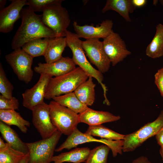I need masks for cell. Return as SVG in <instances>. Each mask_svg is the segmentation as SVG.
<instances>
[{"instance_id": "16", "label": "cell", "mask_w": 163, "mask_h": 163, "mask_svg": "<svg viewBox=\"0 0 163 163\" xmlns=\"http://www.w3.org/2000/svg\"><path fill=\"white\" fill-rule=\"evenodd\" d=\"M76 68L72 58L62 57L59 59L50 63L40 62L34 67V70L40 75L47 74L56 77L68 73Z\"/></svg>"}, {"instance_id": "23", "label": "cell", "mask_w": 163, "mask_h": 163, "mask_svg": "<svg viewBox=\"0 0 163 163\" xmlns=\"http://www.w3.org/2000/svg\"><path fill=\"white\" fill-rule=\"evenodd\" d=\"M0 121L9 125L17 126L23 133H26L30 123L14 110H0Z\"/></svg>"}, {"instance_id": "37", "label": "cell", "mask_w": 163, "mask_h": 163, "mask_svg": "<svg viewBox=\"0 0 163 163\" xmlns=\"http://www.w3.org/2000/svg\"><path fill=\"white\" fill-rule=\"evenodd\" d=\"M29 159V154L27 153L26 154L23 158L20 161L19 163H28Z\"/></svg>"}, {"instance_id": "40", "label": "cell", "mask_w": 163, "mask_h": 163, "mask_svg": "<svg viewBox=\"0 0 163 163\" xmlns=\"http://www.w3.org/2000/svg\"><path fill=\"white\" fill-rule=\"evenodd\" d=\"M159 152L162 158V159L163 160V146L161 147L159 150Z\"/></svg>"}, {"instance_id": "31", "label": "cell", "mask_w": 163, "mask_h": 163, "mask_svg": "<svg viewBox=\"0 0 163 163\" xmlns=\"http://www.w3.org/2000/svg\"><path fill=\"white\" fill-rule=\"evenodd\" d=\"M62 0H27V5L34 12H42L52 5L62 4Z\"/></svg>"}, {"instance_id": "10", "label": "cell", "mask_w": 163, "mask_h": 163, "mask_svg": "<svg viewBox=\"0 0 163 163\" xmlns=\"http://www.w3.org/2000/svg\"><path fill=\"white\" fill-rule=\"evenodd\" d=\"M82 43L90 62L102 73L107 72L111 62L104 51L102 42L99 39H91L82 41Z\"/></svg>"}, {"instance_id": "20", "label": "cell", "mask_w": 163, "mask_h": 163, "mask_svg": "<svg viewBox=\"0 0 163 163\" xmlns=\"http://www.w3.org/2000/svg\"><path fill=\"white\" fill-rule=\"evenodd\" d=\"M136 8L132 0H107L102 10L103 13L110 10L118 12L127 22L131 21L129 13H132Z\"/></svg>"}, {"instance_id": "14", "label": "cell", "mask_w": 163, "mask_h": 163, "mask_svg": "<svg viewBox=\"0 0 163 163\" xmlns=\"http://www.w3.org/2000/svg\"><path fill=\"white\" fill-rule=\"evenodd\" d=\"M11 4L0 11V32L7 33L13 29L15 22L21 18L23 7L27 0H11Z\"/></svg>"}, {"instance_id": "6", "label": "cell", "mask_w": 163, "mask_h": 163, "mask_svg": "<svg viewBox=\"0 0 163 163\" xmlns=\"http://www.w3.org/2000/svg\"><path fill=\"white\" fill-rule=\"evenodd\" d=\"M163 126V110L154 121L148 123L136 131L125 135L122 151L131 152L141 146L149 138L155 136Z\"/></svg>"}, {"instance_id": "30", "label": "cell", "mask_w": 163, "mask_h": 163, "mask_svg": "<svg viewBox=\"0 0 163 163\" xmlns=\"http://www.w3.org/2000/svg\"><path fill=\"white\" fill-rule=\"evenodd\" d=\"M14 87L8 79L2 64H0V93L1 95L7 98L13 97L12 92Z\"/></svg>"}, {"instance_id": "42", "label": "cell", "mask_w": 163, "mask_h": 163, "mask_svg": "<svg viewBox=\"0 0 163 163\" xmlns=\"http://www.w3.org/2000/svg\"><path fill=\"white\" fill-rule=\"evenodd\" d=\"M161 1H160L161 3V4H163V0Z\"/></svg>"}, {"instance_id": "36", "label": "cell", "mask_w": 163, "mask_h": 163, "mask_svg": "<svg viewBox=\"0 0 163 163\" xmlns=\"http://www.w3.org/2000/svg\"><path fill=\"white\" fill-rule=\"evenodd\" d=\"M134 6L136 7H141L144 6L146 3V0H132Z\"/></svg>"}, {"instance_id": "27", "label": "cell", "mask_w": 163, "mask_h": 163, "mask_svg": "<svg viewBox=\"0 0 163 163\" xmlns=\"http://www.w3.org/2000/svg\"><path fill=\"white\" fill-rule=\"evenodd\" d=\"M50 38H45L34 39L25 43L21 48L33 58L44 56Z\"/></svg>"}, {"instance_id": "35", "label": "cell", "mask_w": 163, "mask_h": 163, "mask_svg": "<svg viewBox=\"0 0 163 163\" xmlns=\"http://www.w3.org/2000/svg\"><path fill=\"white\" fill-rule=\"evenodd\" d=\"M132 163H151V162L147 157L142 156L133 160Z\"/></svg>"}, {"instance_id": "19", "label": "cell", "mask_w": 163, "mask_h": 163, "mask_svg": "<svg viewBox=\"0 0 163 163\" xmlns=\"http://www.w3.org/2000/svg\"><path fill=\"white\" fill-rule=\"evenodd\" d=\"M91 150L88 147L77 148L69 152H63L53 156L52 161L54 163L64 162L81 163L85 162L88 159Z\"/></svg>"}, {"instance_id": "32", "label": "cell", "mask_w": 163, "mask_h": 163, "mask_svg": "<svg viewBox=\"0 0 163 163\" xmlns=\"http://www.w3.org/2000/svg\"><path fill=\"white\" fill-rule=\"evenodd\" d=\"M19 108V102L16 97L8 99L0 95V110H15Z\"/></svg>"}, {"instance_id": "2", "label": "cell", "mask_w": 163, "mask_h": 163, "mask_svg": "<svg viewBox=\"0 0 163 163\" xmlns=\"http://www.w3.org/2000/svg\"><path fill=\"white\" fill-rule=\"evenodd\" d=\"M88 77L78 66L68 73L52 77L49 82L44 98L53 99L54 97L73 92Z\"/></svg>"}, {"instance_id": "41", "label": "cell", "mask_w": 163, "mask_h": 163, "mask_svg": "<svg viewBox=\"0 0 163 163\" xmlns=\"http://www.w3.org/2000/svg\"><path fill=\"white\" fill-rule=\"evenodd\" d=\"M153 4L154 5H156L157 4V3L158 2L157 0H153Z\"/></svg>"}, {"instance_id": "11", "label": "cell", "mask_w": 163, "mask_h": 163, "mask_svg": "<svg viewBox=\"0 0 163 163\" xmlns=\"http://www.w3.org/2000/svg\"><path fill=\"white\" fill-rule=\"evenodd\" d=\"M102 43L104 51L113 66L131 53L127 49L125 42L119 34L113 30L103 39Z\"/></svg>"}, {"instance_id": "17", "label": "cell", "mask_w": 163, "mask_h": 163, "mask_svg": "<svg viewBox=\"0 0 163 163\" xmlns=\"http://www.w3.org/2000/svg\"><path fill=\"white\" fill-rule=\"evenodd\" d=\"M78 115L80 123H84L89 126L114 122L121 118L120 116L114 115L108 111L96 110L89 108Z\"/></svg>"}, {"instance_id": "18", "label": "cell", "mask_w": 163, "mask_h": 163, "mask_svg": "<svg viewBox=\"0 0 163 163\" xmlns=\"http://www.w3.org/2000/svg\"><path fill=\"white\" fill-rule=\"evenodd\" d=\"M66 46L67 45L66 37L50 38L43 56L46 63H51L62 58V53Z\"/></svg>"}, {"instance_id": "28", "label": "cell", "mask_w": 163, "mask_h": 163, "mask_svg": "<svg viewBox=\"0 0 163 163\" xmlns=\"http://www.w3.org/2000/svg\"><path fill=\"white\" fill-rule=\"evenodd\" d=\"M26 154L6 143L4 148L0 149V163H19Z\"/></svg>"}, {"instance_id": "21", "label": "cell", "mask_w": 163, "mask_h": 163, "mask_svg": "<svg viewBox=\"0 0 163 163\" xmlns=\"http://www.w3.org/2000/svg\"><path fill=\"white\" fill-rule=\"evenodd\" d=\"M0 132L2 136L11 147L25 154L28 153L26 142H23L15 131L9 126L0 121Z\"/></svg>"}, {"instance_id": "33", "label": "cell", "mask_w": 163, "mask_h": 163, "mask_svg": "<svg viewBox=\"0 0 163 163\" xmlns=\"http://www.w3.org/2000/svg\"><path fill=\"white\" fill-rule=\"evenodd\" d=\"M154 77L155 83L163 97V68L158 70Z\"/></svg>"}, {"instance_id": "5", "label": "cell", "mask_w": 163, "mask_h": 163, "mask_svg": "<svg viewBox=\"0 0 163 163\" xmlns=\"http://www.w3.org/2000/svg\"><path fill=\"white\" fill-rule=\"evenodd\" d=\"M62 134L57 130L49 138L35 142H26L29 154L28 163L52 162L56 146Z\"/></svg>"}, {"instance_id": "13", "label": "cell", "mask_w": 163, "mask_h": 163, "mask_svg": "<svg viewBox=\"0 0 163 163\" xmlns=\"http://www.w3.org/2000/svg\"><path fill=\"white\" fill-rule=\"evenodd\" d=\"M52 77L48 75L41 74L36 84L25 91L22 94V104L24 107L32 110L36 106L44 102L46 91Z\"/></svg>"}, {"instance_id": "34", "label": "cell", "mask_w": 163, "mask_h": 163, "mask_svg": "<svg viewBox=\"0 0 163 163\" xmlns=\"http://www.w3.org/2000/svg\"><path fill=\"white\" fill-rule=\"evenodd\" d=\"M158 144L161 146H163V126L155 136Z\"/></svg>"}, {"instance_id": "12", "label": "cell", "mask_w": 163, "mask_h": 163, "mask_svg": "<svg viewBox=\"0 0 163 163\" xmlns=\"http://www.w3.org/2000/svg\"><path fill=\"white\" fill-rule=\"evenodd\" d=\"M31 111L32 123L42 139L49 137L57 130L51 120L49 104L43 102Z\"/></svg>"}, {"instance_id": "8", "label": "cell", "mask_w": 163, "mask_h": 163, "mask_svg": "<svg viewBox=\"0 0 163 163\" xmlns=\"http://www.w3.org/2000/svg\"><path fill=\"white\" fill-rule=\"evenodd\" d=\"M123 141V140L111 141L102 139H96L92 136L81 132L76 128L68 136L66 140L56 149L55 152H58L64 149L70 150L85 143L97 142L108 146L112 151L113 156L115 157L118 153L122 154Z\"/></svg>"}, {"instance_id": "25", "label": "cell", "mask_w": 163, "mask_h": 163, "mask_svg": "<svg viewBox=\"0 0 163 163\" xmlns=\"http://www.w3.org/2000/svg\"><path fill=\"white\" fill-rule=\"evenodd\" d=\"M53 99L77 114L80 113L89 108L78 100L74 92L54 97Z\"/></svg>"}, {"instance_id": "22", "label": "cell", "mask_w": 163, "mask_h": 163, "mask_svg": "<svg viewBox=\"0 0 163 163\" xmlns=\"http://www.w3.org/2000/svg\"><path fill=\"white\" fill-rule=\"evenodd\" d=\"M92 78L89 77L86 81L74 91L78 100L88 106H92L95 100L94 88L96 85L94 83Z\"/></svg>"}, {"instance_id": "9", "label": "cell", "mask_w": 163, "mask_h": 163, "mask_svg": "<svg viewBox=\"0 0 163 163\" xmlns=\"http://www.w3.org/2000/svg\"><path fill=\"white\" fill-rule=\"evenodd\" d=\"M5 58L20 80L26 84L31 81L33 76V57L19 48L6 55Z\"/></svg>"}, {"instance_id": "15", "label": "cell", "mask_w": 163, "mask_h": 163, "mask_svg": "<svg viewBox=\"0 0 163 163\" xmlns=\"http://www.w3.org/2000/svg\"><path fill=\"white\" fill-rule=\"evenodd\" d=\"M100 25L94 27L93 25H80L74 21L73 27L75 34L79 38L87 39H103L107 37L113 30V23L112 20L106 19Z\"/></svg>"}, {"instance_id": "29", "label": "cell", "mask_w": 163, "mask_h": 163, "mask_svg": "<svg viewBox=\"0 0 163 163\" xmlns=\"http://www.w3.org/2000/svg\"><path fill=\"white\" fill-rule=\"evenodd\" d=\"M110 148L104 144L91 150L85 163H107Z\"/></svg>"}, {"instance_id": "3", "label": "cell", "mask_w": 163, "mask_h": 163, "mask_svg": "<svg viewBox=\"0 0 163 163\" xmlns=\"http://www.w3.org/2000/svg\"><path fill=\"white\" fill-rule=\"evenodd\" d=\"M66 37L67 46L72 51V59L75 63L80 67L88 77L94 78L97 80L103 89L104 96L106 97L107 89L102 82L104 79L102 73L94 68L87 59L82 46V41L75 33L68 30Z\"/></svg>"}, {"instance_id": "24", "label": "cell", "mask_w": 163, "mask_h": 163, "mask_svg": "<svg viewBox=\"0 0 163 163\" xmlns=\"http://www.w3.org/2000/svg\"><path fill=\"white\" fill-rule=\"evenodd\" d=\"M146 55L155 59L163 56V25L159 24L156 27L155 34L146 47Z\"/></svg>"}, {"instance_id": "39", "label": "cell", "mask_w": 163, "mask_h": 163, "mask_svg": "<svg viewBox=\"0 0 163 163\" xmlns=\"http://www.w3.org/2000/svg\"><path fill=\"white\" fill-rule=\"evenodd\" d=\"M6 145V143H5L1 137H0V149L4 148Z\"/></svg>"}, {"instance_id": "38", "label": "cell", "mask_w": 163, "mask_h": 163, "mask_svg": "<svg viewBox=\"0 0 163 163\" xmlns=\"http://www.w3.org/2000/svg\"><path fill=\"white\" fill-rule=\"evenodd\" d=\"M7 1L6 0H0V10L5 8V5L6 4Z\"/></svg>"}, {"instance_id": "26", "label": "cell", "mask_w": 163, "mask_h": 163, "mask_svg": "<svg viewBox=\"0 0 163 163\" xmlns=\"http://www.w3.org/2000/svg\"><path fill=\"white\" fill-rule=\"evenodd\" d=\"M85 133L108 140L119 141L123 140L125 135L120 134L102 124L89 126Z\"/></svg>"}, {"instance_id": "1", "label": "cell", "mask_w": 163, "mask_h": 163, "mask_svg": "<svg viewBox=\"0 0 163 163\" xmlns=\"http://www.w3.org/2000/svg\"><path fill=\"white\" fill-rule=\"evenodd\" d=\"M21 16V25L11 42L13 50L21 48L25 43L34 39L56 37L53 31L44 24L41 16L35 14L28 6L22 9Z\"/></svg>"}, {"instance_id": "4", "label": "cell", "mask_w": 163, "mask_h": 163, "mask_svg": "<svg viewBox=\"0 0 163 163\" xmlns=\"http://www.w3.org/2000/svg\"><path fill=\"white\" fill-rule=\"evenodd\" d=\"M52 122L57 130L68 136L80 123L78 114L54 100L49 104Z\"/></svg>"}, {"instance_id": "7", "label": "cell", "mask_w": 163, "mask_h": 163, "mask_svg": "<svg viewBox=\"0 0 163 163\" xmlns=\"http://www.w3.org/2000/svg\"><path fill=\"white\" fill-rule=\"evenodd\" d=\"M41 18L44 24L53 31L56 37H66L70 20L67 11L61 4L46 8L43 12Z\"/></svg>"}]
</instances>
